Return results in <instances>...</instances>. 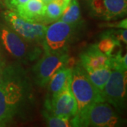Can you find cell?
<instances>
[{
	"label": "cell",
	"mask_w": 127,
	"mask_h": 127,
	"mask_svg": "<svg viewBox=\"0 0 127 127\" xmlns=\"http://www.w3.org/2000/svg\"><path fill=\"white\" fill-rule=\"evenodd\" d=\"M30 84L23 68L6 66L0 83V126L11 121L28 100Z\"/></svg>",
	"instance_id": "6da1fadb"
},
{
	"label": "cell",
	"mask_w": 127,
	"mask_h": 127,
	"mask_svg": "<svg viewBox=\"0 0 127 127\" xmlns=\"http://www.w3.org/2000/svg\"><path fill=\"white\" fill-rule=\"evenodd\" d=\"M69 88L76 101L78 109L76 114L70 119L71 125L81 127L83 120L89 109L97 102L104 100L79 62L72 68Z\"/></svg>",
	"instance_id": "7a4b0ae2"
},
{
	"label": "cell",
	"mask_w": 127,
	"mask_h": 127,
	"mask_svg": "<svg viewBox=\"0 0 127 127\" xmlns=\"http://www.w3.org/2000/svg\"><path fill=\"white\" fill-rule=\"evenodd\" d=\"M0 41L9 55L22 62L36 60L43 52L42 47L25 40L4 22H0Z\"/></svg>",
	"instance_id": "3957f363"
},
{
	"label": "cell",
	"mask_w": 127,
	"mask_h": 127,
	"mask_svg": "<svg viewBox=\"0 0 127 127\" xmlns=\"http://www.w3.org/2000/svg\"><path fill=\"white\" fill-rule=\"evenodd\" d=\"M4 23L16 32L25 40L43 47L47 26L38 23H31L21 18L12 10H6L2 14Z\"/></svg>",
	"instance_id": "277c9868"
},
{
	"label": "cell",
	"mask_w": 127,
	"mask_h": 127,
	"mask_svg": "<svg viewBox=\"0 0 127 127\" xmlns=\"http://www.w3.org/2000/svg\"><path fill=\"white\" fill-rule=\"evenodd\" d=\"M44 54L33 66L32 72L37 85L45 87L57 70L65 66L69 58L67 52H51L43 50Z\"/></svg>",
	"instance_id": "5b68a950"
},
{
	"label": "cell",
	"mask_w": 127,
	"mask_h": 127,
	"mask_svg": "<svg viewBox=\"0 0 127 127\" xmlns=\"http://www.w3.org/2000/svg\"><path fill=\"white\" fill-rule=\"evenodd\" d=\"M79 26L56 21L47 26L43 50L51 52H67L68 44L73 40Z\"/></svg>",
	"instance_id": "8992f818"
},
{
	"label": "cell",
	"mask_w": 127,
	"mask_h": 127,
	"mask_svg": "<svg viewBox=\"0 0 127 127\" xmlns=\"http://www.w3.org/2000/svg\"><path fill=\"white\" fill-rule=\"evenodd\" d=\"M127 71L112 69L104 86L102 97L117 112L125 108L127 87Z\"/></svg>",
	"instance_id": "52a82bcc"
},
{
	"label": "cell",
	"mask_w": 127,
	"mask_h": 127,
	"mask_svg": "<svg viewBox=\"0 0 127 127\" xmlns=\"http://www.w3.org/2000/svg\"><path fill=\"white\" fill-rule=\"evenodd\" d=\"M120 118L113 107L105 100L93 104L86 114L81 127H114L119 126Z\"/></svg>",
	"instance_id": "ba28073f"
},
{
	"label": "cell",
	"mask_w": 127,
	"mask_h": 127,
	"mask_svg": "<svg viewBox=\"0 0 127 127\" xmlns=\"http://www.w3.org/2000/svg\"><path fill=\"white\" fill-rule=\"evenodd\" d=\"M45 110L55 116L70 119L76 114L77 103L70 90L69 85L55 96L47 98Z\"/></svg>",
	"instance_id": "9c48e42d"
},
{
	"label": "cell",
	"mask_w": 127,
	"mask_h": 127,
	"mask_svg": "<svg viewBox=\"0 0 127 127\" xmlns=\"http://www.w3.org/2000/svg\"><path fill=\"white\" fill-rule=\"evenodd\" d=\"M91 15L109 21L124 17L127 13V0H88Z\"/></svg>",
	"instance_id": "30bf717a"
},
{
	"label": "cell",
	"mask_w": 127,
	"mask_h": 127,
	"mask_svg": "<svg viewBox=\"0 0 127 127\" xmlns=\"http://www.w3.org/2000/svg\"><path fill=\"white\" fill-rule=\"evenodd\" d=\"M79 63L84 68L96 69L110 66L109 58L100 51L97 45H91L84 50L80 55Z\"/></svg>",
	"instance_id": "8fae6325"
},
{
	"label": "cell",
	"mask_w": 127,
	"mask_h": 127,
	"mask_svg": "<svg viewBox=\"0 0 127 127\" xmlns=\"http://www.w3.org/2000/svg\"><path fill=\"white\" fill-rule=\"evenodd\" d=\"M14 11L27 21L44 24L45 4L42 0H29Z\"/></svg>",
	"instance_id": "7c38bea8"
},
{
	"label": "cell",
	"mask_w": 127,
	"mask_h": 127,
	"mask_svg": "<svg viewBox=\"0 0 127 127\" xmlns=\"http://www.w3.org/2000/svg\"><path fill=\"white\" fill-rule=\"evenodd\" d=\"M72 68H68L65 66L60 68L52 75L48 82V93L47 97L55 96L70 83Z\"/></svg>",
	"instance_id": "4fadbf2b"
},
{
	"label": "cell",
	"mask_w": 127,
	"mask_h": 127,
	"mask_svg": "<svg viewBox=\"0 0 127 127\" xmlns=\"http://www.w3.org/2000/svg\"><path fill=\"white\" fill-rule=\"evenodd\" d=\"M84 69L86 71L87 75L90 78L91 81L102 95V91L104 90V86L107 80L109 79L112 72V68L110 66H107L104 68H96V69H92V68H84Z\"/></svg>",
	"instance_id": "5bb4252c"
},
{
	"label": "cell",
	"mask_w": 127,
	"mask_h": 127,
	"mask_svg": "<svg viewBox=\"0 0 127 127\" xmlns=\"http://www.w3.org/2000/svg\"><path fill=\"white\" fill-rule=\"evenodd\" d=\"M59 20L64 23L79 26L81 21V14L78 0H71Z\"/></svg>",
	"instance_id": "9a60e30c"
},
{
	"label": "cell",
	"mask_w": 127,
	"mask_h": 127,
	"mask_svg": "<svg viewBox=\"0 0 127 127\" xmlns=\"http://www.w3.org/2000/svg\"><path fill=\"white\" fill-rule=\"evenodd\" d=\"M96 45L100 51L107 55L109 58L122 52L121 42L103 34H101V39Z\"/></svg>",
	"instance_id": "2e32d148"
},
{
	"label": "cell",
	"mask_w": 127,
	"mask_h": 127,
	"mask_svg": "<svg viewBox=\"0 0 127 127\" xmlns=\"http://www.w3.org/2000/svg\"><path fill=\"white\" fill-rule=\"evenodd\" d=\"M64 10L63 0H53L45 4L44 24L58 21Z\"/></svg>",
	"instance_id": "e0dca14e"
},
{
	"label": "cell",
	"mask_w": 127,
	"mask_h": 127,
	"mask_svg": "<svg viewBox=\"0 0 127 127\" xmlns=\"http://www.w3.org/2000/svg\"><path fill=\"white\" fill-rule=\"evenodd\" d=\"M43 117L45 119L47 124L49 127H71L70 119L66 117H62L55 116L51 114L47 110L43 111Z\"/></svg>",
	"instance_id": "ac0fdd59"
},
{
	"label": "cell",
	"mask_w": 127,
	"mask_h": 127,
	"mask_svg": "<svg viewBox=\"0 0 127 127\" xmlns=\"http://www.w3.org/2000/svg\"><path fill=\"white\" fill-rule=\"evenodd\" d=\"M102 34L106 35L108 36L113 37L114 39L119 41V42H122L124 44L127 45V29H119L117 28V30L114 29H109L106 31L103 32Z\"/></svg>",
	"instance_id": "d6986e66"
},
{
	"label": "cell",
	"mask_w": 127,
	"mask_h": 127,
	"mask_svg": "<svg viewBox=\"0 0 127 127\" xmlns=\"http://www.w3.org/2000/svg\"><path fill=\"white\" fill-rule=\"evenodd\" d=\"M100 27L109 28H122V29H127V19L124 18L122 21L114 23H104L100 25Z\"/></svg>",
	"instance_id": "ffe728a7"
},
{
	"label": "cell",
	"mask_w": 127,
	"mask_h": 127,
	"mask_svg": "<svg viewBox=\"0 0 127 127\" xmlns=\"http://www.w3.org/2000/svg\"><path fill=\"white\" fill-rule=\"evenodd\" d=\"M29 0H5V4L10 10L15 11L18 7L28 2Z\"/></svg>",
	"instance_id": "44dd1931"
},
{
	"label": "cell",
	"mask_w": 127,
	"mask_h": 127,
	"mask_svg": "<svg viewBox=\"0 0 127 127\" xmlns=\"http://www.w3.org/2000/svg\"><path fill=\"white\" fill-rule=\"evenodd\" d=\"M6 67V64L5 59L1 55V52H0V83L2 80Z\"/></svg>",
	"instance_id": "7402d4cb"
},
{
	"label": "cell",
	"mask_w": 127,
	"mask_h": 127,
	"mask_svg": "<svg viewBox=\"0 0 127 127\" xmlns=\"http://www.w3.org/2000/svg\"><path fill=\"white\" fill-rule=\"evenodd\" d=\"M64 1V9H66V7L68 5V4L70 3L71 0H63Z\"/></svg>",
	"instance_id": "603a6c76"
},
{
	"label": "cell",
	"mask_w": 127,
	"mask_h": 127,
	"mask_svg": "<svg viewBox=\"0 0 127 127\" xmlns=\"http://www.w3.org/2000/svg\"><path fill=\"white\" fill-rule=\"evenodd\" d=\"M52 1H53V0H42V1L45 4H47V3H49V2Z\"/></svg>",
	"instance_id": "cb8c5ba5"
},
{
	"label": "cell",
	"mask_w": 127,
	"mask_h": 127,
	"mask_svg": "<svg viewBox=\"0 0 127 127\" xmlns=\"http://www.w3.org/2000/svg\"><path fill=\"white\" fill-rule=\"evenodd\" d=\"M0 1H1V0H0Z\"/></svg>",
	"instance_id": "d4e9b609"
}]
</instances>
